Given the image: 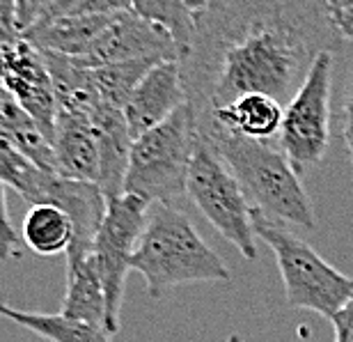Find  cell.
Instances as JSON below:
<instances>
[{
	"instance_id": "277c9868",
	"label": "cell",
	"mask_w": 353,
	"mask_h": 342,
	"mask_svg": "<svg viewBox=\"0 0 353 342\" xmlns=\"http://www.w3.org/2000/svg\"><path fill=\"white\" fill-rule=\"evenodd\" d=\"M252 227L264 239L278 262L285 298L292 308L312 310L333 319L353 296V278L328 265L307 241L289 232L282 223L252 209Z\"/></svg>"
},
{
	"instance_id": "6da1fadb",
	"label": "cell",
	"mask_w": 353,
	"mask_h": 342,
	"mask_svg": "<svg viewBox=\"0 0 353 342\" xmlns=\"http://www.w3.org/2000/svg\"><path fill=\"white\" fill-rule=\"evenodd\" d=\"M340 46L328 3L207 0L195 14L190 51L179 60L188 106L197 120L248 95L287 106L314 60Z\"/></svg>"
},
{
	"instance_id": "ba28073f",
	"label": "cell",
	"mask_w": 353,
	"mask_h": 342,
	"mask_svg": "<svg viewBox=\"0 0 353 342\" xmlns=\"http://www.w3.org/2000/svg\"><path fill=\"white\" fill-rule=\"evenodd\" d=\"M150 202L136 196L110 198L105 207V216L94 244V262L101 278L105 296V333L115 336L119 331V315H122L126 274L131 272V260L145 230Z\"/></svg>"
},
{
	"instance_id": "d4e9b609",
	"label": "cell",
	"mask_w": 353,
	"mask_h": 342,
	"mask_svg": "<svg viewBox=\"0 0 353 342\" xmlns=\"http://www.w3.org/2000/svg\"><path fill=\"white\" fill-rule=\"evenodd\" d=\"M342 138L347 145L351 166H353V69L347 83V95H344V106H342Z\"/></svg>"
},
{
	"instance_id": "7402d4cb",
	"label": "cell",
	"mask_w": 353,
	"mask_h": 342,
	"mask_svg": "<svg viewBox=\"0 0 353 342\" xmlns=\"http://www.w3.org/2000/svg\"><path fill=\"white\" fill-rule=\"evenodd\" d=\"M161 60H136V62H119V65L97 67L92 69L94 88L101 97V102L124 111L131 92L138 88V83L159 65Z\"/></svg>"
},
{
	"instance_id": "9c48e42d",
	"label": "cell",
	"mask_w": 353,
	"mask_h": 342,
	"mask_svg": "<svg viewBox=\"0 0 353 342\" xmlns=\"http://www.w3.org/2000/svg\"><path fill=\"white\" fill-rule=\"evenodd\" d=\"M83 67L97 69L119 65V62H136V60H176L179 53L172 37L163 28L143 19L133 12V3L126 10L117 12L112 23L105 28L97 44L90 48L88 55L76 58Z\"/></svg>"
},
{
	"instance_id": "7a4b0ae2",
	"label": "cell",
	"mask_w": 353,
	"mask_h": 342,
	"mask_svg": "<svg viewBox=\"0 0 353 342\" xmlns=\"http://www.w3.org/2000/svg\"><path fill=\"white\" fill-rule=\"evenodd\" d=\"M131 269L145 278L152 298L188 283H228L232 274L190 218L172 202H154L133 253Z\"/></svg>"
},
{
	"instance_id": "4fadbf2b",
	"label": "cell",
	"mask_w": 353,
	"mask_h": 342,
	"mask_svg": "<svg viewBox=\"0 0 353 342\" xmlns=\"http://www.w3.org/2000/svg\"><path fill=\"white\" fill-rule=\"evenodd\" d=\"M282 120H285V104L266 95H248L236 99L228 108L216 111L214 115L197 120V129L200 136L230 133L248 140L273 142L280 138Z\"/></svg>"
},
{
	"instance_id": "83f0119b",
	"label": "cell",
	"mask_w": 353,
	"mask_h": 342,
	"mask_svg": "<svg viewBox=\"0 0 353 342\" xmlns=\"http://www.w3.org/2000/svg\"><path fill=\"white\" fill-rule=\"evenodd\" d=\"M225 342H241V336H236V333H232V336L225 340Z\"/></svg>"
},
{
	"instance_id": "484cf974",
	"label": "cell",
	"mask_w": 353,
	"mask_h": 342,
	"mask_svg": "<svg viewBox=\"0 0 353 342\" xmlns=\"http://www.w3.org/2000/svg\"><path fill=\"white\" fill-rule=\"evenodd\" d=\"M330 324H333L335 333L337 331H353V296L347 301V305L330 319Z\"/></svg>"
},
{
	"instance_id": "3957f363",
	"label": "cell",
	"mask_w": 353,
	"mask_h": 342,
	"mask_svg": "<svg viewBox=\"0 0 353 342\" xmlns=\"http://www.w3.org/2000/svg\"><path fill=\"white\" fill-rule=\"evenodd\" d=\"M221 154L248 196L252 209L275 223H294L314 230L316 216L301 175L273 142L248 140L230 133L202 136Z\"/></svg>"
},
{
	"instance_id": "e0dca14e",
	"label": "cell",
	"mask_w": 353,
	"mask_h": 342,
	"mask_svg": "<svg viewBox=\"0 0 353 342\" xmlns=\"http://www.w3.org/2000/svg\"><path fill=\"white\" fill-rule=\"evenodd\" d=\"M60 315L105 331V296L94 258L67 267V287Z\"/></svg>"
},
{
	"instance_id": "603a6c76",
	"label": "cell",
	"mask_w": 353,
	"mask_h": 342,
	"mask_svg": "<svg viewBox=\"0 0 353 342\" xmlns=\"http://www.w3.org/2000/svg\"><path fill=\"white\" fill-rule=\"evenodd\" d=\"M5 184L0 182V265L5 260H10L12 255L19 253L21 234L14 227L10 211H7V196H5Z\"/></svg>"
},
{
	"instance_id": "ffe728a7",
	"label": "cell",
	"mask_w": 353,
	"mask_h": 342,
	"mask_svg": "<svg viewBox=\"0 0 353 342\" xmlns=\"http://www.w3.org/2000/svg\"><path fill=\"white\" fill-rule=\"evenodd\" d=\"M200 5L202 3H188V0H174V3L140 0V3H133V12L163 28L172 37L181 60L190 51V41H193L195 32V14L200 10Z\"/></svg>"
},
{
	"instance_id": "9a60e30c",
	"label": "cell",
	"mask_w": 353,
	"mask_h": 342,
	"mask_svg": "<svg viewBox=\"0 0 353 342\" xmlns=\"http://www.w3.org/2000/svg\"><path fill=\"white\" fill-rule=\"evenodd\" d=\"M117 12H122V10H117ZM117 12L51 21V23H44L30 30L26 35V39L44 53H60V55H69V58H83V55H88L90 48L97 44V39L101 37L105 28L112 23Z\"/></svg>"
},
{
	"instance_id": "cb8c5ba5",
	"label": "cell",
	"mask_w": 353,
	"mask_h": 342,
	"mask_svg": "<svg viewBox=\"0 0 353 342\" xmlns=\"http://www.w3.org/2000/svg\"><path fill=\"white\" fill-rule=\"evenodd\" d=\"M328 10L340 37L353 41V0H330Z\"/></svg>"
},
{
	"instance_id": "8992f818",
	"label": "cell",
	"mask_w": 353,
	"mask_h": 342,
	"mask_svg": "<svg viewBox=\"0 0 353 342\" xmlns=\"http://www.w3.org/2000/svg\"><path fill=\"white\" fill-rule=\"evenodd\" d=\"M186 193L204 218L228 239L245 260L257 258L252 205L241 182L232 173L221 154L200 136L188 168Z\"/></svg>"
},
{
	"instance_id": "8fae6325",
	"label": "cell",
	"mask_w": 353,
	"mask_h": 342,
	"mask_svg": "<svg viewBox=\"0 0 353 342\" xmlns=\"http://www.w3.org/2000/svg\"><path fill=\"white\" fill-rule=\"evenodd\" d=\"M39 205L60 207L72 220L74 241L67 251V267L94 258V244L108 207L103 191L97 184L72 182L53 175Z\"/></svg>"
},
{
	"instance_id": "52a82bcc",
	"label": "cell",
	"mask_w": 353,
	"mask_h": 342,
	"mask_svg": "<svg viewBox=\"0 0 353 342\" xmlns=\"http://www.w3.org/2000/svg\"><path fill=\"white\" fill-rule=\"evenodd\" d=\"M333 62L335 53L319 55L305 83L285 106L278 147L301 177L319 166L330 145Z\"/></svg>"
},
{
	"instance_id": "5b68a950",
	"label": "cell",
	"mask_w": 353,
	"mask_h": 342,
	"mask_svg": "<svg viewBox=\"0 0 353 342\" xmlns=\"http://www.w3.org/2000/svg\"><path fill=\"white\" fill-rule=\"evenodd\" d=\"M197 140V117L183 104L170 120L133 140L124 193L143 198L150 205L172 202L183 196Z\"/></svg>"
},
{
	"instance_id": "2e32d148",
	"label": "cell",
	"mask_w": 353,
	"mask_h": 342,
	"mask_svg": "<svg viewBox=\"0 0 353 342\" xmlns=\"http://www.w3.org/2000/svg\"><path fill=\"white\" fill-rule=\"evenodd\" d=\"M0 140L17 147L39 170L55 175V154L51 140L44 136L37 122L3 85H0Z\"/></svg>"
},
{
	"instance_id": "d6986e66",
	"label": "cell",
	"mask_w": 353,
	"mask_h": 342,
	"mask_svg": "<svg viewBox=\"0 0 353 342\" xmlns=\"http://www.w3.org/2000/svg\"><path fill=\"white\" fill-rule=\"evenodd\" d=\"M21 239L32 253L41 258H53L69 251L74 241V225L60 207L34 205L28 209L21 227Z\"/></svg>"
},
{
	"instance_id": "44dd1931",
	"label": "cell",
	"mask_w": 353,
	"mask_h": 342,
	"mask_svg": "<svg viewBox=\"0 0 353 342\" xmlns=\"http://www.w3.org/2000/svg\"><path fill=\"white\" fill-rule=\"evenodd\" d=\"M51 177H53L51 173L39 170L14 145L0 140V182L5 187H10L12 191H17L30 207L41 202Z\"/></svg>"
},
{
	"instance_id": "4316f807",
	"label": "cell",
	"mask_w": 353,
	"mask_h": 342,
	"mask_svg": "<svg viewBox=\"0 0 353 342\" xmlns=\"http://www.w3.org/2000/svg\"><path fill=\"white\" fill-rule=\"evenodd\" d=\"M335 342H353V331H337Z\"/></svg>"
},
{
	"instance_id": "ac0fdd59",
	"label": "cell",
	"mask_w": 353,
	"mask_h": 342,
	"mask_svg": "<svg viewBox=\"0 0 353 342\" xmlns=\"http://www.w3.org/2000/svg\"><path fill=\"white\" fill-rule=\"evenodd\" d=\"M0 317L23 326L46 342H110V336L99 326H92L65 315H46L34 310H19L0 298Z\"/></svg>"
},
{
	"instance_id": "5bb4252c",
	"label": "cell",
	"mask_w": 353,
	"mask_h": 342,
	"mask_svg": "<svg viewBox=\"0 0 353 342\" xmlns=\"http://www.w3.org/2000/svg\"><path fill=\"white\" fill-rule=\"evenodd\" d=\"M55 175L72 182L97 184L101 177V154H99L97 133L83 113L58 111L53 136Z\"/></svg>"
},
{
	"instance_id": "7c38bea8",
	"label": "cell",
	"mask_w": 353,
	"mask_h": 342,
	"mask_svg": "<svg viewBox=\"0 0 353 342\" xmlns=\"http://www.w3.org/2000/svg\"><path fill=\"white\" fill-rule=\"evenodd\" d=\"M183 104H188L186 90L181 81V67L176 60L159 62L138 88L131 92L124 106V120L133 140L157 129L165 120H170Z\"/></svg>"
},
{
	"instance_id": "30bf717a",
	"label": "cell",
	"mask_w": 353,
	"mask_h": 342,
	"mask_svg": "<svg viewBox=\"0 0 353 342\" xmlns=\"http://www.w3.org/2000/svg\"><path fill=\"white\" fill-rule=\"evenodd\" d=\"M3 88L12 92V97L23 106L28 115L37 122V126L53 145L58 99H55L53 81L44 55L28 39H21L7 53Z\"/></svg>"
}]
</instances>
